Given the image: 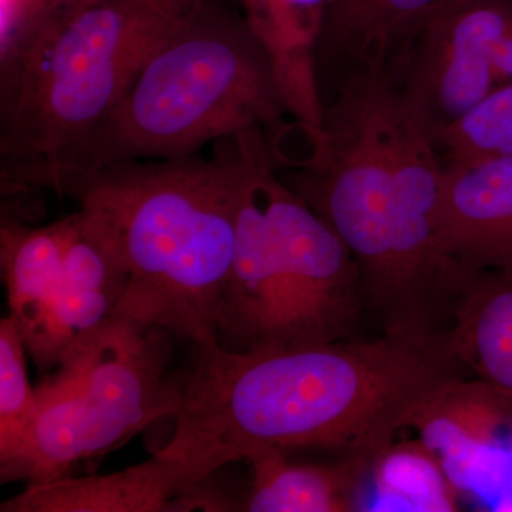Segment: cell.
I'll return each instance as SVG.
<instances>
[{"label":"cell","mask_w":512,"mask_h":512,"mask_svg":"<svg viewBox=\"0 0 512 512\" xmlns=\"http://www.w3.org/2000/svg\"><path fill=\"white\" fill-rule=\"evenodd\" d=\"M377 510L456 511L458 485L423 441H394L370 471Z\"/></svg>","instance_id":"19"},{"label":"cell","mask_w":512,"mask_h":512,"mask_svg":"<svg viewBox=\"0 0 512 512\" xmlns=\"http://www.w3.org/2000/svg\"><path fill=\"white\" fill-rule=\"evenodd\" d=\"M174 436L158 453L201 481L258 447L335 451L375 463L400 430L470 370L450 340L383 338L231 352L198 348Z\"/></svg>","instance_id":"1"},{"label":"cell","mask_w":512,"mask_h":512,"mask_svg":"<svg viewBox=\"0 0 512 512\" xmlns=\"http://www.w3.org/2000/svg\"><path fill=\"white\" fill-rule=\"evenodd\" d=\"M205 0H59L2 30L3 191L52 188L168 37Z\"/></svg>","instance_id":"4"},{"label":"cell","mask_w":512,"mask_h":512,"mask_svg":"<svg viewBox=\"0 0 512 512\" xmlns=\"http://www.w3.org/2000/svg\"><path fill=\"white\" fill-rule=\"evenodd\" d=\"M56 2L59 0H6V16L3 23H6V20L12 22V20L23 18Z\"/></svg>","instance_id":"22"},{"label":"cell","mask_w":512,"mask_h":512,"mask_svg":"<svg viewBox=\"0 0 512 512\" xmlns=\"http://www.w3.org/2000/svg\"><path fill=\"white\" fill-rule=\"evenodd\" d=\"M278 173L276 165L266 168L261 191L281 268L289 348L346 340L365 305L355 258Z\"/></svg>","instance_id":"8"},{"label":"cell","mask_w":512,"mask_h":512,"mask_svg":"<svg viewBox=\"0 0 512 512\" xmlns=\"http://www.w3.org/2000/svg\"><path fill=\"white\" fill-rule=\"evenodd\" d=\"M197 484L181 461L154 454L119 473L60 477L29 484L0 505L2 512H160L173 511L184 490Z\"/></svg>","instance_id":"12"},{"label":"cell","mask_w":512,"mask_h":512,"mask_svg":"<svg viewBox=\"0 0 512 512\" xmlns=\"http://www.w3.org/2000/svg\"><path fill=\"white\" fill-rule=\"evenodd\" d=\"M291 114L274 60L244 16L202 3L56 175L131 160L197 156L262 130L279 144Z\"/></svg>","instance_id":"5"},{"label":"cell","mask_w":512,"mask_h":512,"mask_svg":"<svg viewBox=\"0 0 512 512\" xmlns=\"http://www.w3.org/2000/svg\"><path fill=\"white\" fill-rule=\"evenodd\" d=\"M239 212L237 242L222 291L217 342L231 352L289 348L288 311L261 178Z\"/></svg>","instance_id":"9"},{"label":"cell","mask_w":512,"mask_h":512,"mask_svg":"<svg viewBox=\"0 0 512 512\" xmlns=\"http://www.w3.org/2000/svg\"><path fill=\"white\" fill-rule=\"evenodd\" d=\"M279 154L262 130L214 143L212 157L131 160L72 170L53 191L72 198L127 274L116 315L218 345L217 325L239 212Z\"/></svg>","instance_id":"3"},{"label":"cell","mask_w":512,"mask_h":512,"mask_svg":"<svg viewBox=\"0 0 512 512\" xmlns=\"http://www.w3.org/2000/svg\"><path fill=\"white\" fill-rule=\"evenodd\" d=\"M22 330L12 315L0 320V476L15 480L28 456L37 419L36 390L29 383Z\"/></svg>","instance_id":"20"},{"label":"cell","mask_w":512,"mask_h":512,"mask_svg":"<svg viewBox=\"0 0 512 512\" xmlns=\"http://www.w3.org/2000/svg\"><path fill=\"white\" fill-rule=\"evenodd\" d=\"M252 477L241 511L345 512L357 510L372 464L340 458L333 464H302L288 451L264 446L245 457Z\"/></svg>","instance_id":"13"},{"label":"cell","mask_w":512,"mask_h":512,"mask_svg":"<svg viewBox=\"0 0 512 512\" xmlns=\"http://www.w3.org/2000/svg\"><path fill=\"white\" fill-rule=\"evenodd\" d=\"M439 224L470 274L512 269V156L444 163Z\"/></svg>","instance_id":"11"},{"label":"cell","mask_w":512,"mask_h":512,"mask_svg":"<svg viewBox=\"0 0 512 512\" xmlns=\"http://www.w3.org/2000/svg\"><path fill=\"white\" fill-rule=\"evenodd\" d=\"M451 348L512 403V269L477 276L458 309Z\"/></svg>","instance_id":"18"},{"label":"cell","mask_w":512,"mask_h":512,"mask_svg":"<svg viewBox=\"0 0 512 512\" xmlns=\"http://www.w3.org/2000/svg\"><path fill=\"white\" fill-rule=\"evenodd\" d=\"M296 194L342 238L360 272L363 302L383 335L431 345L446 338L476 275L440 234L444 160L393 74L355 69L325 107Z\"/></svg>","instance_id":"2"},{"label":"cell","mask_w":512,"mask_h":512,"mask_svg":"<svg viewBox=\"0 0 512 512\" xmlns=\"http://www.w3.org/2000/svg\"><path fill=\"white\" fill-rule=\"evenodd\" d=\"M508 427H512L510 400L484 380L464 377L443 387L417 414L410 429L419 431L421 441L456 483L458 471L493 447Z\"/></svg>","instance_id":"16"},{"label":"cell","mask_w":512,"mask_h":512,"mask_svg":"<svg viewBox=\"0 0 512 512\" xmlns=\"http://www.w3.org/2000/svg\"><path fill=\"white\" fill-rule=\"evenodd\" d=\"M244 18L274 60L286 103L296 119L323 111L316 53L333 0H241Z\"/></svg>","instance_id":"15"},{"label":"cell","mask_w":512,"mask_h":512,"mask_svg":"<svg viewBox=\"0 0 512 512\" xmlns=\"http://www.w3.org/2000/svg\"><path fill=\"white\" fill-rule=\"evenodd\" d=\"M77 211L42 227L2 214L0 265L8 292L9 315L23 339L35 330L62 275Z\"/></svg>","instance_id":"17"},{"label":"cell","mask_w":512,"mask_h":512,"mask_svg":"<svg viewBox=\"0 0 512 512\" xmlns=\"http://www.w3.org/2000/svg\"><path fill=\"white\" fill-rule=\"evenodd\" d=\"M128 278L77 210L62 275L26 348L43 372L57 369L94 330L116 315Z\"/></svg>","instance_id":"10"},{"label":"cell","mask_w":512,"mask_h":512,"mask_svg":"<svg viewBox=\"0 0 512 512\" xmlns=\"http://www.w3.org/2000/svg\"><path fill=\"white\" fill-rule=\"evenodd\" d=\"M400 92L434 141L512 82V0H451L414 37Z\"/></svg>","instance_id":"7"},{"label":"cell","mask_w":512,"mask_h":512,"mask_svg":"<svg viewBox=\"0 0 512 512\" xmlns=\"http://www.w3.org/2000/svg\"><path fill=\"white\" fill-rule=\"evenodd\" d=\"M451 0H333L319 57H348L353 70L394 73L427 20Z\"/></svg>","instance_id":"14"},{"label":"cell","mask_w":512,"mask_h":512,"mask_svg":"<svg viewBox=\"0 0 512 512\" xmlns=\"http://www.w3.org/2000/svg\"><path fill=\"white\" fill-rule=\"evenodd\" d=\"M437 146L444 163L512 156V82L447 128Z\"/></svg>","instance_id":"21"},{"label":"cell","mask_w":512,"mask_h":512,"mask_svg":"<svg viewBox=\"0 0 512 512\" xmlns=\"http://www.w3.org/2000/svg\"><path fill=\"white\" fill-rule=\"evenodd\" d=\"M170 332L113 316L37 386V419L15 480L46 483L173 417L183 382L168 372Z\"/></svg>","instance_id":"6"}]
</instances>
